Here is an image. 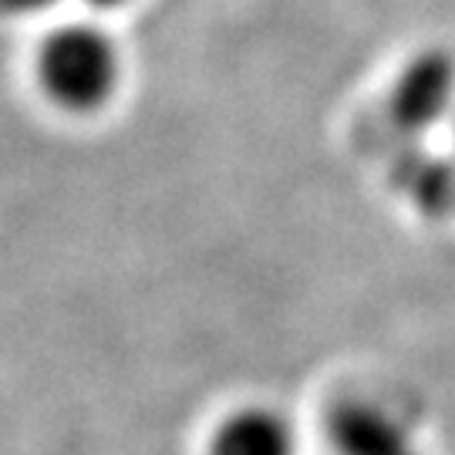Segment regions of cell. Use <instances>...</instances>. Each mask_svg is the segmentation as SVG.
<instances>
[{
  "mask_svg": "<svg viewBox=\"0 0 455 455\" xmlns=\"http://www.w3.org/2000/svg\"><path fill=\"white\" fill-rule=\"evenodd\" d=\"M37 82L68 115L108 108L122 84V51L95 24H68L48 34L37 54Z\"/></svg>",
  "mask_w": 455,
  "mask_h": 455,
  "instance_id": "6da1fadb",
  "label": "cell"
},
{
  "mask_svg": "<svg viewBox=\"0 0 455 455\" xmlns=\"http://www.w3.org/2000/svg\"><path fill=\"white\" fill-rule=\"evenodd\" d=\"M391 122L405 135H425L455 115V61L445 51L411 58L388 95Z\"/></svg>",
  "mask_w": 455,
  "mask_h": 455,
  "instance_id": "7a4b0ae2",
  "label": "cell"
},
{
  "mask_svg": "<svg viewBox=\"0 0 455 455\" xmlns=\"http://www.w3.org/2000/svg\"><path fill=\"white\" fill-rule=\"evenodd\" d=\"M324 439L334 455H422L415 432L371 398H338L324 411Z\"/></svg>",
  "mask_w": 455,
  "mask_h": 455,
  "instance_id": "3957f363",
  "label": "cell"
},
{
  "mask_svg": "<svg viewBox=\"0 0 455 455\" xmlns=\"http://www.w3.org/2000/svg\"><path fill=\"white\" fill-rule=\"evenodd\" d=\"M203 455H300V435L283 408L250 402L212 425Z\"/></svg>",
  "mask_w": 455,
  "mask_h": 455,
  "instance_id": "277c9868",
  "label": "cell"
},
{
  "mask_svg": "<svg viewBox=\"0 0 455 455\" xmlns=\"http://www.w3.org/2000/svg\"><path fill=\"white\" fill-rule=\"evenodd\" d=\"M398 182L405 186L415 210L432 220L455 216V159L445 156H411L402 163Z\"/></svg>",
  "mask_w": 455,
  "mask_h": 455,
  "instance_id": "5b68a950",
  "label": "cell"
},
{
  "mask_svg": "<svg viewBox=\"0 0 455 455\" xmlns=\"http://www.w3.org/2000/svg\"><path fill=\"white\" fill-rule=\"evenodd\" d=\"M58 0H0V14L7 17H28V14H44Z\"/></svg>",
  "mask_w": 455,
  "mask_h": 455,
  "instance_id": "8992f818",
  "label": "cell"
},
{
  "mask_svg": "<svg viewBox=\"0 0 455 455\" xmlns=\"http://www.w3.org/2000/svg\"><path fill=\"white\" fill-rule=\"evenodd\" d=\"M88 7H98V11H115V7H125L129 0H84Z\"/></svg>",
  "mask_w": 455,
  "mask_h": 455,
  "instance_id": "52a82bcc",
  "label": "cell"
},
{
  "mask_svg": "<svg viewBox=\"0 0 455 455\" xmlns=\"http://www.w3.org/2000/svg\"><path fill=\"white\" fill-rule=\"evenodd\" d=\"M452 135H455V115H452Z\"/></svg>",
  "mask_w": 455,
  "mask_h": 455,
  "instance_id": "ba28073f",
  "label": "cell"
}]
</instances>
